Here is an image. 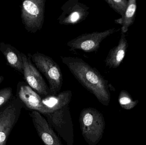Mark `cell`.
Here are the masks:
<instances>
[{
    "mask_svg": "<svg viewBox=\"0 0 146 145\" xmlns=\"http://www.w3.org/2000/svg\"><path fill=\"white\" fill-rule=\"evenodd\" d=\"M61 59L85 88L93 94L101 104H108L110 94L107 81L97 69L92 67L80 58L61 57Z\"/></svg>",
    "mask_w": 146,
    "mask_h": 145,
    "instance_id": "cell-1",
    "label": "cell"
},
{
    "mask_svg": "<svg viewBox=\"0 0 146 145\" xmlns=\"http://www.w3.org/2000/svg\"><path fill=\"white\" fill-rule=\"evenodd\" d=\"M80 123L82 136L89 145L98 144L102 138L105 122L102 113L96 109L88 108L82 110Z\"/></svg>",
    "mask_w": 146,
    "mask_h": 145,
    "instance_id": "cell-2",
    "label": "cell"
},
{
    "mask_svg": "<svg viewBox=\"0 0 146 145\" xmlns=\"http://www.w3.org/2000/svg\"><path fill=\"white\" fill-rule=\"evenodd\" d=\"M36 68L42 73L49 84L50 95L59 93L63 83V75L60 68L57 63L49 56L36 52L28 54Z\"/></svg>",
    "mask_w": 146,
    "mask_h": 145,
    "instance_id": "cell-3",
    "label": "cell"
},
{
    "mask_svg": "<svg viewBox=\"0 0 146 145\" xmlns=\"http://www.w3.org/2000/svg\"><path fill=\"white\" fill-rule=\"evenodd\" d=\"M45 2V0H26L22 2L21 18L28 32L36 33L42 28Z\"/></svg>",
    "mask_w": 146,
    "mask_h": 145,
    "instance_id": "cell-4",
    "label": "cell"
},
{
    "mask_svg": "<svg viewBox=\"0 0 146 145\" xmlns=\"http://www.w3.org/2000/svg\"><path fill=\"white\" fill-rule=\"evenodd\" d=\"M47 121L68 145L74 144L73 123L68 105L52 113L44 115Z\"/></svg>",
    "mask_w": 146,
    "mask_h": 145,
    "instance_id": "cell-5",
    "label": "cell"
},
{
    "mask_svg": "<svg viewBox=\"0 0 146 145\" xmlns=\"http://www.w3.org/2000/svg\"><path fill=\"white\" fill-rule=\"evenodd\" d=\"M88 6L78 0H68L61 7V13L57 20L61 25H73L84 21L89 13Z\"/></svg>",
    "mask_w": 146,
    "mask_h": 145,
    "instance_id": "cell-6",
    "label": "cell"
},
{
    "mask_svg": "<svg viewBox=\"0 0 146 145\" xmlns=\"http://www.w3.org/2000/svg\"><path fill=\"white\" fill-rule=\"evenodd\" d=\"M113 31L114 30L111 29L100 32L85 33L69 41L66 45L71 51L80 50L86 52H93L98 50L102 41Z\"/></svg>",
    "mask_w": 146,
    "mask_h": 145,
    "instance_id": "cell-7",
    "label": "cell"
},
{
    "mask_svg": "<svg viewBox=\"0 0 146 145\" xmlns=\"http://www.w3.org/2000/svg\"><path fill=\"white\" fill-rule=\"evenodd\" d=\"M21 54L24 64L23 75L28 85L41 98L50 95L49 88L40 72L32 63L31 58L23 53Z\"/></svg>",
    "mask_w": 146,
    "mask_h": 145,
    "instance_id": "cell-8",
    "label": "cell"
},
{
    "mask_svg": "<svg viewBox=\"0 0 146 145\" xmlns=\"http://www.w3.org/2000/svg\"><path fill=\"white\" fill-rule=\"evenodd\" d=\"M30 115L38 134L45 145H62L60 139L39 112L33 111Z\"/></svg>",
    "mask_w": 146,
    "mask_h": 145,
    "instance_id": "cell-9",
    "label": "cell"
},
{
    "mask_svg": "<svg viewBox=\"0 0 146 145\" xmlns=\"http://www.w3.org/2000/svg\"><path fill=\"white\" fill-rule=\"evenodd\" d=\"M13 102L0 112V145H6L10 132L19 117L18 110Z\"/></svg>",
    "mask_w": 146,
    "mask_h": 145,
    "instance_id": "cell-10",
    "label": "cell"
},
{
    "mask_svg": "<svg viewBox=\"0 0 146 145\" xmlns=\"http://www.w3.org/2000/svg\"><path fill=\"white\" fill-rule=\"evenodd\" d=\"M18 85L19 98L27 108L44 115L49 113L43 104L42 98L29 85L23 82H20Z\"/></svg>",
    "mask_w": 146,
    "mask_h": 145,
    "instance_id": "cell-11",
    "label": "cell"
},
{
    "mask_svg": "<svg viewBox=\"0 0 146 145\" xmlns=\"http://www.w3.org/2000/svg\"><path fill=\"white\" fill-rule=\"evenodd\" d=\"M0 51L6 59L7 64L18 72L24 74V64L21 52L11 44L0 43Z\"/></svg>",
    "mask_w": 146,
    "mask_h": 145,
    "instance_id": "cell-12",
    "label": "cell"
},
{
    "mask_svg": "<svg viewBox=\"0 0 146 145\" xmlns=\"http://www.w3.org/2000/svg\"><path fill=\"white\" fill-rule=\"evenodd\" d=\"M72 97V91H63L56 95H49L42 99L43 104L49 113L68 105Z\"/></svg>",
    "mask_w": 146,
    "mask_h": 145,
    "instance_id": "cell-13",
    "label": "cell"
},
{
    "mask_svg": "<svg viewBox=\"0 0 146 145\" xmlns=\"http://www.w3.org/2000/svg\"><path fill=\"white\" fill-rule=\"evenodd\" d=\"M13 96L12 89L5 88L0 90V108L6 104Z\"/></svg>",
    "mask_w": 146,
    "mask_h": 145,
    "instance_id": "cell-14",
    "label": "cell"
},
{
    "mask_svg": "<svg viewBox=\"0 0 146 145\" xmlns=\"http://www.w3.org/2000/svg\"><path fill=\"white\" fill-rule=\"evenodd\" d=\"M135 4H131L129 6L126 12V17L127 18H131L133 16L136 10Z\"/></svg>",
    "mask_w": 146,
    "mask_h": 145,
    "instance_id": "cell-15",
    "label": "cell"
},
{
    "mask_svg": "<svg viewBox=\"0 0 146 145\" xmlns=\"http://www.w3.org/2000/svg\"><path fill=\"white\" fill-rule=\"evenodd\" d=\"M130 100L126 97H123L120 99V103L121 104L125 105L130 103Z\"/></svg>",
    "mask_w": 146,
    "mask_h": 145,
    "instance_id": "cell-16",
    "label": "cell"
},
{
    "mask_svg": "<svg viewBox=\"0 0 146 145\" xmlns=\"http://www.w3.org/2000/svg\"><path fill=\"white\" fill-rule=\"evenodd\" d=\"M4 80V77L3 76H0V84Z\"/></svg>",
    "mask_w": 146,
    "mask_h": 145,
    "instance_id": "cell-17",
    "label": "cell"
}]
</instances>
